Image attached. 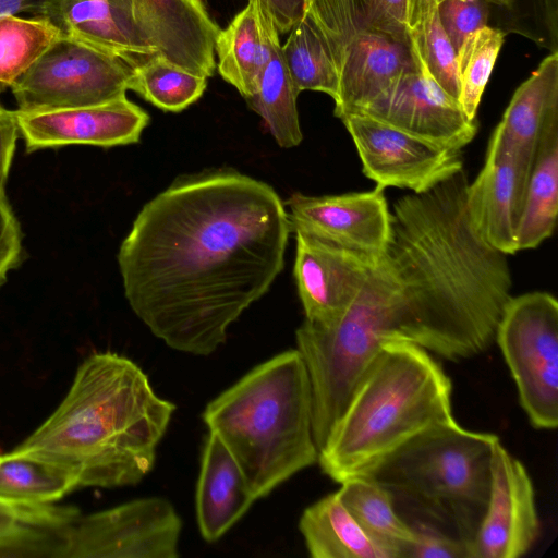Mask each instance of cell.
<instances>
[{"mask_svg": "<svg viewBox=\"0 0 558 558\" xmlns=\"http://www.w3.org/2000/svg\"><path fill=\"white\" fill-rule=\"evenodd\" d=\"M450 378L427 350L384 343L318 451L322 471L337 483L363 476L415 435L456 422Z\"/></svg>", "mask_w": 558, "mask_h": 558, "instance_id": "cell-4", "label": "cell"}, {"mask_svg": "<svg viewBox=\"0 0 558 558\" xmlns=\"http://www.w3.org/2000/svg\"><path fill=\"white\" fill-rule=\"evenodd\" d=\"M276 31L268 8L260 0H248L247 5L217 35L218 72L245 99L257 89L269 57L270 37Z\"/></svg>", "mask_w": 558, "mask_h": 558, "instance_id": "cell-23", "label": "cell"}, {"mask_svg": "<svg viewBox=\"0 0 558 558\" xmlns=\"http://www.w3.org/2000/svg\"><path fill=\"white\" fill-rule=\"evenodd\" d=\"M35 15L49 19L62 35L110 51L133 68L157 54L116 0H45Z\"/></svg>", "mask_w": 558, "mask_h": 558, "instance_id": "cell-22", "label": "cell"}, {"mask_svg": "<svg viewBox=\"0 0 558 558\" xmlns=\"http://www.w3.org/2000/svg\"><path fill=\"white\" fill-rule=\"evenodd\" d=\"M61 35L45 16L0 15V86L11 88Z\"/></svg>", "mask_w": 558, "mask_h": 558, "instance_id": "cell-31", "label": "cell"}, {"mask_svg": "<svg viewBox=\"0 0 558 558\" xmlns=\"http://www.w3.org/2000/svg\"><path fill=\"white\" fill-rule=\"evenodd\" d=\"M546 5L547 15L549 19V26L553 27L556 33V24H557V0H544Z\"/></svg>", "mask_w": 558, "mask_h": 558, "instance_id": "cell-43", "label": "cell"}, {"mask_svg": "<svg viewBox=\"0 0 558 558\" xmlns=\"http://www.w3.org/2000/svg\"><path fill=\"white\" fill-rule=\"evenodd\" d=\"M294 233V278L305 319L330 324L352 304L376 263L304 233Z\"/></svg>", "mask_w": 558, "mask_h": 558, "instance_id": "cell-18", "label": "cell"}, {"mask_svg": "<svg viewBox=\"0 0 558 558\" xmlns=\"http://www.w3.org/2000/svg\"><path fill=\"white\" fill-rule=\"evenodd\" d=\"M312 0H305V10L307 8V5L311 3Z\"/></svg>", "mask_w": 558, "mask_h": 558, "instance_id": "cell-44", "label": "cell"}, {"mask_svg": "<svg viewBox=\"0 0 558 558\" xmlns=\"http://www.w3.org/2000/svg\"><path fill=\"white\" fill-rule=\"evenodd\" d=\"M366 20L376 29L409 43L408 0H357Z\"/></svg>", "mask_w": 558, "mask_h": 558, "instance_id": "cell-37", "label": "cell"}, {"mask_svg": "<svg viewBox=\"0 0 558 558\" xmlns=\"http://www.w3.org/2000/svg\"><path fill=\"white\" fill-rule=\"evenodd\" d=\"M174 411L136 363L98 352L82 362L58 408L16 448L72 468L80 487L135 485L153 470Z\"/></svg>", "mask_w": 558, "mask_h": 558, "instance_id": "cell-3", "label": "cell"}, {"mask_svg": "<svg viewBox=\"0 0 558 558\" xmlns=\"http://www.w3.org/2000/svg\"><path fill=\"white\" fill-rule=\"evenodd\" d=\"M281 53L299 92L338 95V74L329 47L313 19L305 12L281 45Z\"/></svg>", "mask_w": 558, "mask_h": 558, "instance_id": "cell-30", "label": "cell"}, {"mask_svg": "<svg viewBox=\"0 0 558 558\" xmlns=\"http://www.w3.org/2000/svg\"><path fill=\"white\" fill-rule=\"evenodd\" d=\"M414 64L363 113L433 144L461 150L475 136L477 122L430 75L409 39Z\"/></svg>", "mask_w": 558, "mask_h": 558, "instance_id": "cell-14", "label": "cell"}, {"mask_svg": "<svg viewBox=\"0 0 558 558\" xmlns=\"http://www.w3.org/2000/svg\"><path fill=\"white\" fill-rule=\"evenodd\" d=\"M340 120L354 142L363 173L376 186L422 193L463 169L461 150L424 141L363 112Z\"/></svg>", "mask_w": 558, "mask_h": 558, "instance_id": "cell-12", "label": "cell"}, {"mask_svg": "<svg viewBox=\"0 0 558 558\" xmlns=\"http://www.w3.org/2000/svg\"><path fill=\"white\" fill-rule=\"evenodd\" d=\"M495 340L515 383L519 401L538 429L558 425V302L544 291L510 296Z\"/></svg>", "mask_w": 558, "mask_h": 558, "instance_id": "cell-9", "label": "cell"}, {"mask_svg": "<svg viewBox=\"0 0 558 558\" xmlns=\"http://www.w3.org/2000/svg\"><path fill=\"white\" fill-rule=\"evenodd\" d=\"M78 515L72 506L0 500V557H51Z\"/></svg>", "mask_w": 558, "mask_h": 558, "instance_id": "cell-25", "label": "cell"}, {"mask_svg": "<svg viewBox=\"0 0 558 558\" xmlns=\"http://www.w3.org/2000/svg\"><path fill=\"white\" fill-rule=\"evenodd\" d=\"M182 520L162 497L134 499L80 514L62 533L53 558H177Z\"/></svg>", "mask_w": 558, "mask_h": 558, "instance_id": "cell-11", "label": "cell"}, {"mask_svg": "<svg viewBox=\"0 0 558 558\" xmlns=\"http://www.w3.org/2000/svg\"><path fill=\"white\" fill-rule=\"evenodd\" d=\"M340 485V500L366 534L389 558H404L414 529L397 512L392 494L367 476L352 477Z\"/></svg>", "mask_w": 558, "mask_h": 558, "instance_id": "cell-28", "label": "cell"}, {"mask_svg": "<svg viewBox=\"0 0 558 558\" xmlns=\"http://www.w3.org/2000/svg\"><path fill=\"white\" fill-rule=\"evenodd\" d=\"M13 113L28 153L66 145L134 144L149 122L146 111L126 95L90 106Z\"/></svg>", "mask_w": 558, "mask_h": 558, "instance_id": "cell-16", "label": "cell"}, {"mask_svg": "<svg viewBox=\"0 0 558 558\" xmlns=\"http://www.w3.org/2000/svg\"><path fill=\"white\" fill-rule=\"evenodd\" d=\"M484 0H442L439 20L456 52L472 33L487 25L488 10Z\"/></svg>", "mask_w": 558, "mask_h": 558, "instance_id": "cell-35", "label": "cell"}, {"mask_svg": "<svg viewBox=\"0 0 558 558\" xmlns=\"http://www.w3.org/2000/svg\"><path fill=\"white\" fill-rule=\"evenodd\" d=\"M558 120V53L544 58L514 92L489 143L532 169L538 142Z\"/></svg>", "mask_w": 558, "mask_h": 558, "instance_id": "cell-20", "label": "cell"}, {"mask_svg": "<svg viewBox=\"0 0 558 558\" xmlns=\"http://www.w3.org/2000/svg\"><path fill=\"white\" fill-rule=\"evenodd\" d=\"M17 133L19 130L13 111L5 109L0 104V194H4Z\"/></svg>", "mask_w": 558, "mask_h": 558, "instance_id": "cell-39", "label": "cell"}, {"mask_svg": "<svg viewBox=\"0 0 558 558\" xmlns=\"http://www.w3.org/2000/svg\"><path fill=\"white\" fill-rule=\"evenodd\" d=\"M305 12L322 32L336 65L339 119L366 109L414 64L410 44L374 28L357 0H312Z\"/></svg>", "mask_w": 558, "mask_h": 558, "instance_id": "cell-8", "label": "cell"}, {"mask_svg": "<svg viewBox=\"0 0 558 558\" xmlns=\"http://www.w3.org/2000/svg\"><path fill=\"white\" fill-rule=\"evenodd\" d=\"M558 214V120L544 131L527 181L517 230L518 251L550 238Z\"/></svg>", "mask_w": 558, "mask_h": 558, "instance_id": "cell-26", "label": "cell"}, {"mask_svg": "<svg viewBox=\"0 0 558 558\" xmlns=\"http://www.w3.org/2000/svg\"><path fill=\"white\" fill-rule=\"evenodd\" d=\"M270 11L279 34H284L303 17L305 0H260Z\"/></svg>", "mask_w": 558, "mask_h": 558, "instance_id": "cell-40", "label": "cell"}, {"mask_svg": "<svg viewBox=\"0 0 558 558\" xmlns=\"http://www.w3.org/2000/svg\"><path fill=\"white\" fill-rule=\"evenodd\" d=\"M299 530L313 558H389L356 522L337 492L308 506Z\"/></svg>", "mask_w": 558, "mask_h": 558, "instance_id": "cell-24", "label": "cell"}, {"mask_svg": "<svg viewBox=\"0 0 558 558\" xmlns=\"http://www.w3.org/2000/svg\"><path fill=\"white\" fill-rule=\"evenodd\" d=\"M498 439L495 434L465 429L457 421L438 425L402 444L363 476L432 520L448 524L469 544L487 507Z\"/></svg>", "mask_w": 558, "mask_h": 558, "instance_id": "cell-6", "label": "cell"}, {"mask_svg": "<svg viewBox=\"0 0 558 558\" xmlns=\"http://www.w3.org/2000/svg\"><path fill=\"white\" fill-rule=\"evenodd\" d=\"M80 487L75 471L48 456L15 448L0 454V500L53 504Z\"/></svg>", "mask_w": 558, "mask_h": 558, "instance_id": "cell-27", "label": "cell"}, {"mask_svg": "<svg viewBox=\"0 0 558 558\" xmlns=\"http://www.w3.org/2000/svg\"><path fill=\"white\" fill-rule=\"evenodd\" d=\"M203 421L234 457L256 499L318 460L312 386L296 349L252 368L206 405Z\"/></svg>", "mask_w": 558, "mask_h": 558, "instance_id": "cell-5", "label": "cell"}, {"mask_svg": "<svg viewBox=\"0 0 558 558\" xmlns=\"http://www.w3.org/2000/svg\"><path fill=\"white\" fill-rule=\"evenodd\" d=\"M21 246L22 234L19 222L4 194H0V286L19 262Z\"/></svg>", "mask_w": 558, "mask_h": 558, "instance_id": "cell-38", "label": "cell"}, {"mask_svg": "<svg viewBox=\"0 0 558 558\" xmlns=\"http://www.w3.org/2000/svg\"><path fill=\"white\" fill-rule=\"evenodd\" d=\"M412 526L414 529V539L405 557L469 558L468 542L426 524H414Z\"/></svg>", "mask_w": 558, "mask_h": 558, "instance_id": "cell-36", "label": "cell"}, {"mask_svg": "<svg viewBox=\"0 0 558 558\" xmlns=\"http://www.w3.org/2000/svg\"><path fill=\"white\" fill-rule=\"evenodd\" d=\"M278 31L269 41V57L262 71L255 94L247 98L250 107L265 122L277 144L283 148L298 146L303 134L299 121L294 86L281 53Z\"/></svg>", "mask_w": 558, "mask_h": 558, "instance_id": "cell-29", "label": "cell"}, {"mask_svg": "<svg viewBox=\"0 0 558 558\" xmlns=\"http://www.w3.org/2000/svg\"><path fill=\"white\" fill-rule=\"evenodd\" d=\"M133 70L110 51L61 35L11 90L20 111L97 105L126 95Z\"/></svg>", "mask_w": 558, "mask_h": 558, "instance_id": "cell-10", "label": "cell"}, {"mask_svg": "<svg viewBox=\"0 0 558 558\" xmlns=\"http://www.w3.org/2000/svg\"><path fill=\"white\" fill-rule=\"evenodd\" d=\"M436 1L439 3L442 0H436ZM484 1L487 3H493L496 5H504V7L510 5V3L512 2V0H484ZM417 3H418V0H408V25H410L413 14L416 10Z\"/></svg>", "mask_w": 558, "mask_h": 558, "instance_id": "cell-42", "label": "cell"}, {"mask_svg": "<svg viewBox=\"0 0 558 558\" xmlns=\"http://www.w3.org/2000/svg\"><path fill=\"white\" fill-rule=\"evenodd\" d=\"M291 231L350 251L372 263L387 252L391 211L385 189L338 195L293 193L286 202Z\"/></svg>", "mask_w": 558, "mask_h": 558, "instance_id": "cell-13", "label": "cell"}, {"mask_svg": "<svg viewBox=\"0 0 558 558\" xmlns=\"http://www.w3.org/2000/svg\"><path fill=\"white\" fill-rule=\"evenodd\" d=\"M539 534L532 480L520 460L496 440L486 510L469 542V558H519Z\"/></svg>", "mask_w": 558, "mask_h": 558, "instance_id": "cell-15", "label": "cell"}, {"mask_svg": "<svg viewBox=\"0 0 558 558\" xmlns=\"http://www.w3.org/2000/svg\"><path fill=\"white\" fill-rule=\"evenodd\" d=\"M531 170L488 143L484 166L466 187V214L473 229L506 255L518 252L517 230Z\"/></svg>", "mask_w": 558, "mask_h": 558, "instance_id": "cell-19", "label": "cell"}, {"mask_svg": "<svg viewBox=\"0 0 558 558\" xmlns=\"http://www.w3.org/2000/svg\"><path fill=\"white\" fill-rule=\"evenodd\" d=\"M411 39L433 78L458 100L457 52L445 33L436 0H418L409 25Z\"/></svg>", "mask_w": 558, "mask_h": 558, "instance_id": "cell-33", "label": "cell"}, {"mask_svg": "<svg viewBox=\"0 0 558 558\" xmlns=\"http://www.w3.org/2000/svg\"><path fill=\"white\" fill-rule=\"evenodd\" d=\"M142 39L170 62L206 78L220 31L203 0H116Z\"/></svg>", "mask_w": 558, "mask_h": 558, "instance_id": "cell-17", "label": "cell"}, {"mask_svg": "<svg viewBox=\"0 0 558 558\" xmlns=\"http://www.w3.org/2000/svg\"><path fill=\"white\" fill-rule=\"evenodd\" d=\"M468 184L462 169L425 192L400 197L385 253L399 339L450 361L492 344L512 287L507 255L469 220Z\"/></svg>", "mask_w": 558, "mask_h": 558, "instance_id": "cell-2", "label": "cell"}, {"mask_svg": "<svg viewBox=\"0 0 558 558\" xmlns=\"http://www.w3.org/2000/svg\"><path fill=\"white\" fill-rule=\"evenodd\" d=\"M207 78L187 71L160 54L134 68L129 89L163 111L180 112L198 100Z\"/></svg>", "mask_w": 558, "mask_h": 558, "instance_id": "cell-32", "label": "cell"}, {"mask_svg": "<svg viewBox=\"0 0 558 558\" xmlns=\"http://www.w3.org/2000/svg\"><path fill=\"white\" fill-rule=\"evenodd\" d=\"M295 340L312 386L313 436L319 451L384 343L399 340L386 258L372 266L357 296L338 319L326 325L304 319Z\"/></svg>", "mask_w": 558, "mask_h": 558, "instance_id": "cell-7", "label": "cell"}, {"mask_svg": "<svg viewBox=\"0 0 558 558\" xmlns=\"http://www.w3.org/2000/svg\"><path fill=\"white\" fill-rule=\"evenodd\" d=\"M45 0H0V15L32 13L35 15Z\"/></svg>", "mask_w": 558, "mask_h": 558, "instance_id": "cell-41", "label": "cell"}, {"mask_svg": "<svg viewBox=\"0 0 558 558\" xmlns=\"http://www.w3.org/2000/svg\"><path fill=\"white\" fill-rule=\"evenodd\" d=\"M290 232L264 181L234 169L179 178L144 205L120 246L125 298L168 347L209 355L281 272Z\"/></svg>", "mask_w": 558, "mask_h": 558, "instance_id": "cell-1", "label": "cell"}, {"mask_svg": "<svg viewBox=\"0 0 558 558\" xmlns=\"http://www.w3.org/2000/svg\"><path fill=\"white\" fill-rule=\"evenodd\" d=\"M504 38L500 29L486 25L469 35L457 51L458 101L470 119L476 117Z\"/></svg>", "mask_w": 558, "mask_h": 558, "instance_id": "cell-34", "label": "cell"}, {"mask_svg": "<svg viewBox=\"0 0 558 558\" xmlns=\"http://www.w3.org/2000/svg\"><path fill=\"white\" fill-rule=\"evenodd\" d=\"M257 500L246 477L213 432L206 438L196 485V519L202 537L213 543L223 536Z\"/></svg>", "mask_w": 558, "mask_h": 558, "instance_id": "cell-21", "label": "cell"}]
</instances>
